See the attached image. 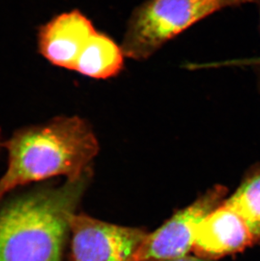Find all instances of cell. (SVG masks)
I'll use <instances>...</instances> for the list:
<instances>
[{"label":"cell","mask_w":260,"mask_h":261,"mask_svg":"<svg viewBox=\"0 0 260 261\" xmlns=\"http://www.w3.org/2000/svg\"><path fill=\"white\" fill-rule=\"evenodd\" d=\"M162 261H211L205 260V259H199L197 257H185V258H181V259H169V260Z\"/></svg>","instance_id":"10"},{"label":"cell","mask_w":260,"mask_h":261,"mask_svg":"<svg viewBox=\"0 0 260 261\" xmlns=\"http://www.w3.org/2000/svg\"><path fill=\"white\" fill-rule=\"evenodd\" d=\"M4 141H5V139L3 138L2 132H1V129H0V153H1L3 149H4V147H3Z\"/></svg>","instance_id":"11"},{"label":"cell","mask_w":260,"mask_h":261,"mask_svg":"<svg viewBox=\"0 0 260 261\" xmlns=\"http://www.w3.org/2000/svg\"><path fill=\"white\" fill-rule=\"evenodd\" d=\"M124 57L122 47L96 31L80 55L74 71L93 79H109L123 69Z\"/></svg>","instance_id":"8"},{"label":"cell","mask_w":260,"mask_h":261,"mask_svg":"<svg viewBox=\"0 0 260 261\" xmlns=\"http://www.w3.org/2000/svg\"><path fill=\"white\" fill-rule=\"evenodd\" d=\"M250 230L254 245H260V163L249 168L233 195L225 200Z\"/></svg>","instance_id":"9"},{"label":"cell","mask_w":260,"mask_h":261,"mask_svg":"<svg viewBox=\"0 0 260 261\" xmlns=\"http://www.w3.org/2000/svg\"><path fill=\"white\" fill-rule=\"evenodd\" d=\"M147 234L76 212L70 220L69 261H135Z\"/></svg>","instance_id":"4"},{"label":"cell","mask_w":260,"mask_h":261,"mask_svg":"<svg viewBox=\"0 0 260 261\" xmlns=\"http://www.w3.org/2000/svg\"><path fill=\"white\" fill-rule=\"evenodd\" d=\"M227 189L216 185L189 206L180 210L155 232L148 233L135 261H162L188 257L194 232L210 212L223 202Z\"/></svg>","instance_id":"5"},{"label":"cell","mask_w":260,"mask_h":261,"mask_svg":"<svg viewBox=\"0 0 260 261\" xmlns=\"http://www.w3.org/2000/svg\"><path fill=\"white\" fill-rule=\"evenodd\" d=\"M253 245L244 220L224 200L197 227L192 252L199 259L214 261L242 253Z\"/></svg>","instance_id":"6"},{"label":"cell","mask_w":260,"mask_h":261,"mask_svg":"<svg viewBox=\"0 0 260 261\" xmlns=\"http://www.w3.org/2000/svg\"><path fill=\"white\" fill-rule=\"evenodd\" d=\"M92 168L74 180H48L0 200V261H69L70 220L91 185Z\"/></svg>","instance_id":"1"},{"label":"cell","mask_w":260,"mask_h":261,"mask_svg":"<svg viewBox=\"0 0 260 261\" xmlns=\"http://www.w3.org/2000/svg\"><path fill=\"white\" fill-rule=\"evenodd\" d=\"M95 32L92 22L81 11L62 13L40 28L38 49L54 66L74 70L80 55Z\"/></svg>","instance_id":"7"},{"label":"cell","mask_w":260,"mask_h":261,"mask_svg":"<svg viewBox=\"0 0 260 261\" xmlns=\"http://www.w3.org/2000/svg\"><path fill=\"white\" fill-rule=\"evenodd\" d=\"M253 0H145L130 16L121 47L136 61L151 57L163 45L215 12Z\"/></svg>","instance_id":"3"},{"label":"cell","mask_w":260,"mask_h":261,"mask_svg":"<svg viewBox=\"0 0 260 261\" xmlns=\"http://www.w3.org/2000/svg\"><path fill=\"white\" fill-rule=\"evenodd\" d=\"M7 166L0 177V200L37 182L74 180L91 167L99 143L91 124L79 116H59L18 128L5 140Z\"/></svg>","instance_id":"2"}]
</instances>
